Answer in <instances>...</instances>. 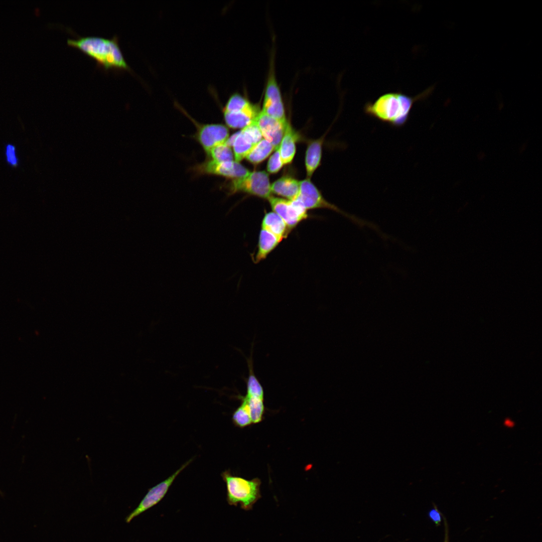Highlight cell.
Returning <instances> with one entry per match:
<instances>
[{"label":"cell","instance_id":"9c48e42d","mask_svg":"<svg viewBox=\"0 0 542 542\" xmlns=\"http://www.w3.org/2000/svg\"><path fill=\"white\" fill-rule=\"evenodd\" d=\"M192 170L196 175H216L229 180L243 178L250 172L239 162L235 161L217 162L208 159L195 165Z\"/></svg>","mask_w":542,"mask_h":542},{"label":"cell","instance_id":"2e32d148","mask_svg":"<svg viewBox=\"0 0 542 542\" xmlns=\"http://www.w3.org/2000/svg\"><path fill=\"white\" fill-rule=\"evenodd\" d=\"M261 229L272 233L282 239L286 238L291 231L283 219L273 211L264 214L261 221Z\"/></svg>","mask_w":542,"mask_h":542},{"label":"cell","instance_id":"44dd1931","mask_svg":"<svg viewBox=\"0 0 542 542\" xmlns=\"http://www.w3.org/2000/svg\"><path fill=\"white\" fill-rule=\"evenodd\" d=\"M249 375L246 380V395L264 398V390L259 381L256 377L253 368L251 357L247 360Z\"/></svg>","mask_w":542,"mask_h":542},{"label":"cell","instance_id":"6da1fadb","mask_svg":"<svg viewBox=\"0 0 542 542\" xmlns=\"http://www.w3.org/2000/svg\"><path fill=\"white\" fill-rule=\"evenodd\" d=\"M67 42L69 46L78 49L94 60L97 67L105 72H132L124 58L116 35L110 39L78 36L76 39L68 38Z\"/></svg>","mask_w":542,"mask_h":542},{"label":"cell","instance_id":"8992f818","mask_svg":"<svg viewBox=\"0 0 542 542\" xmlns=\"http://www.w3.org/2000/svg\"><path fill=\"white\" fill-rule=\"evenodd\" d=\"M300 193L297 199L301 202L307 210L321 208L331 209L341 214L361 227L367 225L372 228V223L349 214L326 201L309 179L300 182Z\"/></svg>","mask_w":542,"mask_h":542},{"label":"cell","instance_id":"3957f363","mask_svg":"<svg viewBox=\"0 0 542 542\" xmlns=\"http://www.w3.org/2000/svg\"><path fill=\"white\" fill-rule=\"evenodd\" d=\"M221 476L226 484V499L229 505H239L242 509L249 510L261 497L259 479H246L232 474L228 470L222 472Z\"/></svg>","mask_w":542,"mask_h":542},{"label":"cell","instance_id":"5b68a950","mask_svg":"<svg viewBox=\"0 0 542 542\" xmlns=\"http://www.w3.org/2000/svg\"><path fill=\"white\" fill-rule=\"evenodd\" d=\"M222 188L228 195L241 192L267 199L272 196L268 176L264 171H254L243 178L229 180Z\"/></svg>","mask_w":542,"mask_h":542},{"label":"cell","instance_id":"30bf717a","mask_svg":"<svg viewBox=\"0 0 542 542\" xmlns=\"http://www.w3.org/2000/svg\"><path fill=\"white\" fill-rule=\"evenodd\" d=\"M268 200L273 212L283 219L291 231L308 217L307 209L298 199L291 201L271 196Z\"/></svg>","mask_w":542,"mask_h":542},{"label":"cell","instance_id":"cb8c5ba5","mask_svg":"<svg viewBox=\"0 0 542 542\" xmlns=\"http://www.w3.org/2000/svg\"><path fill=\"white\" fill-rule=\"evenodd\" d=\"M5 156L7 164L13 168H17L19 164L16 146L8 143L5 146Z\"/></svg>","mask_w":542,"mask_h":542},{"label":"cell","instance_id":"603a6c76","mask_svg":"<svg viewBox=\"0 0 542 542\" xmlns=\"http://www.w3.org/2000/svg\"><path fill=\"white\" fill-rule=\"evenodd\" d=\"M233 412L232 422L235 426L244 428L252 424L249 410L247 404L243 401Z\"/></svg>","mask_w":542,"mask_h":542},{"label":"cell","instance_id":"4316f807","mask_svg":"<svg viewBox=\"0 0 542 542\" xmlns=\"http://www.w3.org/2000/svg\"><path fill=\"white\" fill-rule=\"evenodd\" d=\"M504 425L508 428H512L514 426V423L510 419H505L504 421Z\"/></svg>","mask_w":542,"mask_h":542},{"label":"cell","instance_id":"9a60e30c","mask_svg":"<svg viewBox=\"0 0 542 542\" xmlns=\"http://www.w3.org/2000/svg\"><path fill=\"white\" fill-rule=\"evenodd\" d=\"M300 182L291 177H283L270 185V190L289 200L296 199L300 193Z\"/></svg>","mask_w":542,"mask_h":542},{"label":"cell","instance_id":"d4e9b609","mask_svg":"<svg viewBox=\"0 0 542 542\" xmlns=\"http://www.w3.org/2000/svg\"><path fill=\"white\" fill-rule=\"evenodd\" d=\"M283 166L279 149L270 156L267 163V170L272 174L276 173Z\"/></svg>","mask_w":542,"mask_h":542},{"label":"cell","instance_id":"5bb4252c","mask_svg":"<svg viewBox=\"0 0 542 542\" xmlns=\"http://www.w3.org/2000/svg\"><path fill=\"white\" fill-rule=\"evenodd\" d=\"M282 240L272 233L261 229L259 234L257 251L253 260L257 263L265 259Z\"/></svg>","mask_w":542,"mask_h":542},{"label":"cell","instance_id":"e0dca14e","mask_svg":"<svg viewBox=\"0 0 542 542\" xmlns=\"http://www.w3.org/2000/svg\"><path fill=\"white\" fill-rule=\"evenodd\" d=\"M296 136L288 122L279 150L283 165L292 162L296 153Z\"/></svg>","mask_w":542,"mask_h":542},{"label":"cell","instance_id":"7402d4cb","mask_svg":"<svg viewBox=\"0 0 542 542\" xmlns=\"http://www.w3.org/2000/svg\"><path fill=\"white\" fill-rule=\"evenodd\" d=\"M208 159L217 162L234 161L232 149L226 142L213 148L207 154Z\"/></svg>","mask_w":542,"mask_h":542},{"label":"cell","instance_id":"ba28073f","mask_svg":"<svg viewBox=\"0 0 542 542\" xmlns=\"http://www.w3.org/2000/svg\"><path fill=\"white\" fill-rule=\"evenodd\" d=\"M262 136L255 121L229 137L227 144L231 148L235 161L246 158L252 148L261 140Z\"/></svg>","mask_w":542,"mask_h":542},{"label":"cell","instance_id":"4fadbf2b","mask_svg":"<svg viewBox=\"0 0 542 542\" xmlns=\"http://www.w3.org/2000/svg\"><path fill=\"white\" fill-rule=\"evenodd\" d=\"M255 122L264 139L270 143L276 150L279 149L288 122L271 117L261 111Z\"/></svg>","mask_w":542,"mask_h":542},{"label":"cell","instance_id":"8fae6325","mask_svg":"<svg viewBox=\"0 0 542 542\" xmlns=\"http://www.w3.org/2000/svg\"><path fill=\"white\" fill-rule=\"evenodd\" d=\"M192 459L186 462L173 474L165 480L150 488L138 506L128 515L125 521L129 523L134 517L153 507L161 501L178 475L191 462Z\"/></svg>","mask_w":542,"mask_h":542},{"label":"cell","instance_id":"d6986e66","mask_svg":"<svg viewBox=\"0 0 542 542\" xmlns=\"http://www.w3.org/2000/svg\"><path fill=\"white\" fill-rule=\"evenodd\" d=\"M240 398L247 405L252 423L257 424L261 422L265 410L264 398L246 395Z\"/></svg>","mask_w":542,"mask_h":542},{"label":"cell","instance_id":"ffe728a7","mask_svg":"<svg viewBox=\"0 0 542 542\" xmlns=\"http://www.w3.org/2000/svg\"><path fill=\"white\" fill-rule=\"evenodd\" d=\"M274 150L272 145L262 139L252 148L245 158L250 163L256 165L264 160Z\"/></svg>","mask_w":542,"mask_h":542},{"label":"cell","instance_id":"7a4b0ae2","mask_svg":"<svg viewBox=\"0 0 542 542\" xmlns=\"http://www.w3.org/2000/svg\"><path fill=\"white\" fill-rule=\"evenodd\" d=\"M431 90L428 89L414 97L401 92L386 93L373 102H367L364 111L382 122L394 127H401L408 120L414 103L427 95Z\"/></svg>","mask_w":542,"mask_h":542},{"label":"cell","instance_id":"484cf974","mask_svg":"<svg viewBox=\"0 0 542 542\" xmlns=\"http://www.w3.org/2000/svg\"><path fill=\"white\" fill-rule=\"evenodd\" d=\"M429 516L437 525H440L442 520V514L436 506L429 511Z\"/></svg>","mask_w":542,"mask_h":542},{"label":"cell","instance_id":"ac0fdd59","mask_svg":"<svg viewBox=\"0 0 542 542\" xmlns=\"http://www.w3.org/2000/svg\"><path fill=\"white\" fill-rule=\"evenodd\" d=\"M321 140L312 142L308 146L305 157V166L308 179L313 175L320 165L322 156Z\"/></svg>","mask_w":542,"mask_h":542},{"label":"cell","instance_id":"52a82bcc","mask_svg":"<svg viewBox=\"0 0 542 542\" xmlns=\"http://www.w3.org/2000/svg\"><path fill=\"white\" fill-rule=\"evenodd\" d=\"M176 105L195 125L196 132L194 138L206 155L213 148L225 143L229 138V130L227 126L220 123H200L189 115L178 104Z\"/></svg>","mask_w":542,"mask_h":542},{"label":"cell","instance_id":"83f0119b","mask_svg":"<svg viewBox=\"0 0 542 542\" xmlns=\"http://www.w3.org/2000/svg\"><path fill=\"white\" fill-rule=\"evenodd\" d=\"M444 523H445V539H444V542H449L448 524H447V521L446 520L445 518H444Z\"/></svg>","mask_w":542,"mask_h":542},{"label":"cell","instance_id":"7c38bea8","mask_svg":"<svg viewBox=\"0 0 542 542\" xmlns=\"http://www.w3.org/2000/svg\"><path fill=\"white\" fill-rule=\"evenodd\" d=\"M273 66V64H271L265 88L262 109L261 111L271 117L286 121L281 92L276 80Z\"/></svg>","mask_w":542,"mask_h":542},{"label":"cell","instance_id":"277c9868","mask_svg":"<svg viewBox=\"0 0 542 542\" xmlns=\"http://www.w3.org/2000/svg\"><path fill=\"white\" fill-rule=\"evenodd\" d=\"M260 111L256 104L238 92L232 93L222 107L225 124L234 129H242L250 124L255 120Z\"/></svg>","mask_w":542,"mask_h":542}]
</instances>
